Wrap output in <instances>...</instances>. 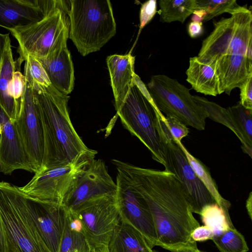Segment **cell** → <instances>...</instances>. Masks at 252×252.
Masks as SVG:
<instances>
[{"label":"cell","mask_w":252,"mask_h":252,"mask_svg":"<svg viewBox=\"0 0 252 252\" xmlns=\"http://www.w3.org/2000/svg\"><path fill=\"white\" fill-rule=\"evenodd\" d=\"M112 162L146 202L157 232V246L173 252L182 247L196 245L190 235L200 224L174 174L118 159Z\"/></svg>","instance_id":"cell-1"},{"label":"cell","mask_w":252,"mask_h":252,"mask_svg":"<svg viewBox=\"0 0 252 252\" xmlns=\"http://www.w3.org/2000/svg\"><path fill=\"white\" fill-rule=\"evenodd\" d=\"M214 24L197 56L215 67L220 94L230 95L252 75V13L241 6Z\"/></svg>","instance_id":"cell-2"},{"label":"cell","mask_w":252,"mask_h":252,"mask_svg":"<svg viewBox=\"0 0 252 252\" xmlns=\"http://www.w3.org/2000/svg\"><path fill=\"white\" fill-rule=\"evenodd\" d=\"M42 122L44 152L39 173L68 164L91 152L79 136L71 122L68 108V95L52 85L32 88Z\"/></svg>","instance_id":"cell-3"},{"label":"cell","mask_w":252,"mask_h":252,"mask_svg":"<svg viewBox=\"0 0 252 252\" xmlns=\"http://www.w3.org/2000/svg\"><path fill=\"white\" fill-rule=\"evenodd\" d=\"M116 110L124 126L148 149L154 160L165 167V144L159 127V119L164 115L157 108L146 85L136 73L128 93Z\"/></svg>","instance_id":"cell-4"},{"label":"cell","mask_w":252,"mask_h":252,"mask_svg":"<svg viewBox=\"0 0 252 252\" xmlns=\"http://www.w3.org/2000/svg\"><path fill=\"white\" fill-rule=\"evenodd\" d=\"M69 38L83 56L100 49L116 33L109 0H69Z\"/></svg>","instance_id":"cell-5"},{"label":"cell","mask_w":252,"mask_h":252,"mask_svg":"<svg viewBox=\"0 0 252 252\" xmlns=\"http://www.w3.org/2000/svg\"><path fill=\"white\" fill-rule=\"evenodd\" d=\"M0 214L6 252H51L27 208L22 191L5 181L0 182Z\"/></svg>","instance_id":"cell-6"},{"label":"cell","mask_w":252,"mask_h":252,"mask_svg":"<svg viewBox=\"0 0 252 252\" xmlns=\"http://www.w3.org/2000/svg\"><path fill=\"white\" fill-rule=\"evenodd\" d=\"M69 1L39 22L10 31L19 43V57L15 62L18 70L28 56L44 58L66 46L69 37Z\"/></svg>","instance_id":"cell-7"},{"label":"cell","mask_w":252,"mask_h":252,"mask_svg":"<svg viewBox=\"0 0 252 252\" xmlns=\"http://www.w3.org/2000/svg\"><path fill=\"white\" fill-rule=\"evenodd\" d=\"M146 87L162 114L175 118L186 126L205 129L207 113L194 100L189 90L176 79L165 75H155Z\"/></svg>","instance_id":"cell-8"},{"label":"cell","mask_w":252,"mask_h":252,"mask_svg":"<svg viewBox=\"0 0 252 252\" xmlns=\"http://www.w3.org/2000/svg\"><path fill=\"white\" fill-rule=\"evenodd\" d=\"M96 154V151L92 150L68 164L34 173L31 180L19 189L32 197L62 204Z\"/></svg>","instance_id":"cell-9"},{"label":"cell","mask_w":252,"mask_h":252,"mask_svg":"<svg viewBox=\"0 0 252 252\" xmlns=\"http://www.w3.org/2000/svg\"><path fill=\"white\" fill-rule=\"evenodd\" d=\"M72 213L81 220L90 248L101 245L108 246L120 220L116 195L90 201Z\"/></svg>","instance_id":"cell-10"},{"label":"cell","mask_w":252,"mask_h":252,"mask_svg":"<svg viewBox=\"0 0 252 252\" xmlns=\"http://www.w3.org/2000/svg\"><path fill=\"white\" fill-rule=\"evenodd\" d=\"M162 139L165 145L164 170L172 173L179 179L192 212L199 215L205 206L217 203L196 175L178 143L169 138Z\"/></svg>","instance_id":"cell-11"},{"label":"cell","mask_w":252,"mask_h":252,"mask_svg":"<svg viewBox=\"0 0 252 252\" xmlns=\"http://www.w3.org/2000/svg\"><path fill=\"white\" fill-rule=\"evenodd\" d=\"M116 199L120 220L137 230L151 249L157 244V232L149 207L127 180L117 172Z\"/></svg>","instance_id":"cell-12"},{"label":"cell","mask_w":252,"mask_h":252,"mask_svg":"<svg viewBox=\"0 0 252 252\" xmlns=\"http://www.w3.org/2000/svg\"><path fill=\"white\" fill-rule=\"evenodd\" d=\"M116 183L104 162L94 159L77 179L62 205L73 213L85 204L110 195H116Z\"/></svg>","instance_id":"cell-13"},{"label":"cell","mask_w":252,"mask_h":252,"mask_svg":"<svg viewBox=\"0 0 252 252\" xmlns=\"http://www.w3.org/2000/svg\"><path fill=\"white\" fill-rule=\"evenodd\" d=\"M15 124L24 149L36 173L42 164L43 132L39 107L32 88L28 83Z\"/></svg>","instance_id":"cell-14"},{"label":"cell","mask_w":252,"mask_h":252,"mask_svg":"<svg viewBox=\"0 0 252 252\" xmlns=\"http://www.w3.org/2000/svg\"><path fill=\"white\" fill-rule=\"evenodd\" d=\"M22 193L27 208L44 241L51 252H58L66 209L62 204L41 200L23 191Z\"/></svg>","instance_id":"cell-15"},{"label":"cell","mask_w":252,"mask_h":252,"mask_svg":"<svg viewBox=\"0 0 252 252\" xmlns=\"http://www.w3.org/2000/svg\"><path fill=\"white\" fill-rule=\"evenodd\" d=\"M62 0H0V27L9 31L39 22L65 5Z\"/></svg>","instance_id":"cell-16"},{"label":"cell","mask_w":252,"mask_h":252,"mask_svg":"<svg viewBox=\"0 0 252 252\" xmlns=\"http://www.w3.org/2000/svg\"><path fill=\"white\" fill-rule=\"evenodd\" d=\"M0 172L10 175L22 169L35 173L22 143L15 122L12 121L0 105Z\"/></svg>","instance_id":"cell-17"},{"label":"cell","mask_w":252,"mask_h":252,"mask_svg":"<svg viewBox=\"0 0 252 252\" xmlns=\"http://www.w3.org/2000/svg\"><path fill=\"white\" fill-rule=\"evenodd\" d=\"M37 59L44 68L52 85L60 93L68 95L73 89L74 75L67 46L46 58Z\"/></svg>","instance_id":"cell-18"},{"label":"cell","mask_w":252,"mask_h":252,"mask_svg":"<svg viewBox=\"0 0 252 252\" xmlns=\"http://www.w3.org/2000/svg\"><path fill=\"white\" fill-rule=\"evenodd\" d=\"M134 61L135 57L130 53L114 54L107 58L115 108L124 100L132 84L135 74Z\"/></svg>","instance_id":"cell-19"},{"label":"cell","mask_w":252,"mask_h":252,"mask_svg":"<svg viewBox=\"0 0 252 252\" xmlns=\"http://www.w3.org/2000/svg\"><path fill=\"white\" fill-rule=\"evenodd\" d=\"M10 43L8 35L4 47L0 54V105L10 119L15 122L17 115V106L15 100L9 94V88L16 68Z\"/></svg>","instance_id":"cell-20"},{"label":"cell","mask_w":252,"mask_h":252,"mask_svg":"<svg viewBox=\"0 0 252 252\" xmlns=\"http://www.w3.org/2000/svg\"><path fill=\"white\" fill-rule=\"evenodd\" d=\"M186 73L187 81L196 92L214 96L220 94L219 79L213 65L200 62L197 56L191 57Z\"/></svg>","instance_id":"cell-21"},{"label":"cell","mask_w":252,"mask_h":252,"mask_svg":"<svg viewBox=\"0 0 252 252\" xmlns=\"http://www.w3.org/2000/svg\"><path fill=\"white\" fill-rule=\"evenodd\" d=\"M109 252H152L144 237L129 224L120 220L108 245Z\"/></svg>","instance_id":"cell-22"},{"label":"cell","mask_w":252,"mask_h":252,"mask_svg":"<svg viewBox=\"0 0 252 252\" xmlns=\"http://www.w3.org/2000/svg\"><path fill=\"white\" fill-rule=\"evenodd\" d=\"M173 140L178 143L183 150L197 176L211 193L217 204L223 210L229 225L232 227H234L229 214L231 204L229 201L223 198L220 193L218 186L208 168L200 160L193 157L181 141Z\"/></svg>","instance_id":"cell-23"},{"label":"cell","mask_w":252,"mask_h":252,"mask_svg":"<svg viewBox=\"0 0 252 252\" xmlns=\"http://www.w3.org/2000/svg\"><path fill=\"white\" fill-rule=\"evenodd\" d=\"M194 100L202 107L213 121L223 125L231 129L239 138L242 144L243 152L251 158L252 155V147L245 142L242 135L238 130L227 108H224L214 102L208 100L204 97L193 95Z\"/></svg>","instance_id":"cell-24"},{"label":"cell","mask_w":252,"mask_h":252,"mask_svg":"<svg viewBox=\"0 0 252 252\" xmlns=\"http://www.w3.org/2000/svg\"><path fill=\"white\" fill-rule=\"evenodd\" d=\"M240 7L234 0H195L192 21H207L223 13L230 14Z\"/></svg>","instance_id":"cell-25"},{"label":"cell","mask_w":252,"mask_h":252,"mask_svg":"<svg viewBox=\"0 0 252 252\" xmlns=\"http://www.w3.org/2000/svg\"><path fill=\"white\" fill-rule=\"evenodd\" d=\"M160 21L184 23L194 11L195 0H161L158 1Z\"/></svg>","instance_id":"cell-26"},{"label":"cell","mask_w":252,"mask_h":252,"mask_svg":"<svg viewBox=\"0 0 252 252\" xmlns=\"http://www.w3.org/2000/svg\"><path fill=\"white\" fill-rule=\"evenodd\" d=\"M90 249L84 231L71 228L66 215L58 252H89Z\"/></svg>","instance_id":"cell-27"},{"label":"cell","mask_w":252,"mask_h":252,"mask_svg":"<svg viewBox=\"0 0 252 252\" xmlns=\"http://www.w3.org/2000/svg\"><path fill=\"white\" fill-rule=\"evenodd\" d=\"M220 252H248L249 248L243 235L235 227L229 228L212 240Z\"/></svg>","instance_id":"cell-28"},{"label":"cell","mask_w":252,"mask_h":252,"mask_svg":"<svg viewBox=\"0 0 252 252\" xmlns=\"http://www.w3.org/2000/svg\"><path fill=\"white\" fill-rule=\"evenodd\" d=\"M199 215L204 225L213 230L214 236L229 228H233L229 225L223 210L217 203L205 206Z\"/></svg>","instance_id":"cell-29"},{"label":"cell","mask_w":252,"mask_h":252,"mask_svg":"<svg viewBox=\"0 0 252 252\" xmlns=\"http://www.w3.org/2000/svg\"><path fill=\"white\" fill-rule=\"evenodd\" d=\"M24 61V76L28 84L32 88H45L52 86L44 68L36 58L28 56Z\"/></svg>","instance_id":"cell-30"},{"label":"cell","mask_w":252,"mask_h":252,"mask_svg":"<svg viewBox=\"0 0 252 252\" xmlns=\"http://www.w3.org/2000/svg\"><path fill=\"white\" fill-rule=\"evenodd\" d=\"M227 109L246 144L252 147V111L245 109L239 103Z\"/></svg>","instance_id":"cell-31"},{"label":"cell","mask_w":252,"mask_h":252,"mask_svg":"<svg viewBox=\"0 0 252 252\" xmlns=\"http://www.w3.org/2000/svg\"><path fill=\"white\" fill-rule=\"evenodd\" d=\"M159 132L162 138H169L181 141L189 133L187 126L180 121L170 116H164L159 119Z\"/></svg>","instance_id":"cell-32"},{"label":"cell","mask_w":252,"mask_h":252,"mask_svg":"<svg viewBox=\"0 0 252 252\" xmlns=\"http://www.w3.org/2000/svg\"><path fill=\"white\" fill-rule=\"evenodd\" d=\"M27 86V81L24 75L19 70H16L13 74V78L10 85L9 94L15 100L17 103V116L21 109Z\"/></svg>","instance_id":"cell-33"},{"label":"cell","mask_w":252,"mask_h":252,"mask_svg":"<svg viewBox=\"0 0 252 252\" xmlns=\"http://www.w3.org/2000/svg\"><path fill=\"white\" fill-rule=\"evenodd\" d=\"M157 0H150L142 4L140 12V29L138 35L141 30L154 17L157 12Z\"/></svg>","instance_id":"cell-34"},{"label":"cell","mask_w":252,"mask_h":252,"mask_svg":"<svg viewBox=\"0 0 252 252\" xmlns=\"http://www.w3.org/2000/svg\"><path fill=\"white\" fill-rule=\"evenodd\" d=\"M239 103L245 109L252 111V75L239 88Z\"/></svg>","instance_id":"cell-35"},{"label":"cell","mask_w":252,"mask_h":252,"mask_svg":"<svg viewBox=\"0 0 252 252\" xmlns=\"http://www.w3.org/2000/svg\"><path fill=\"white\" fill-rule=\"evenodd\" d=\"M214 236L213 230L205 226L196 227L191 232L190 237L195 242H202L208 240H212Z\"/></svg>","instance_id":"cell-36"},{"label":"cell","mask_w":252,"mask_h":252,"mask_svg":"<svg viewBox=\"0 0 252 252\" xmlns=\"http://www.w3.org/2000/svg\"><path fill=\"white\" fill-rule=\"evenodd\" d=\"M188 31L191 38H196L200 36L203 32L202 23L197 21L191 22L188 26Z\"/></svg>","instance_id":"cell-37"},{"label":"cell","mask_w":252,"mask_h":252,"mask_svg":"<svg viewBox=\"0 0 252 252\" xmlns=\"http://www.w3.org/2000/svg\"><path fill=\"white\" fill-rule=\"evenodd\" d=\"M0 252H6L5 231L0 214Z\"/></svg>","instance_id":"cell-38"},{"label":"cell","mask_w":252,"mask_h":252,"mask_svg":"<svg viewBox=\"0 0 252 252\" xmlns=\"http://www.w3.org/2000/svg\"><path fill=\"white\" fill-rule=\"evenodd\" d=\"M173 252H201V251L198 250L196 245L182 247L176 249Z\"/></svg>","instance_id":"cell-39"},{"label":"cell","mask_w":252,"mask_h":252,"mask_svg":"<svg viewBox=\"0 0 252 252\" xmlns=\"http://www.w3.org/2000/svg\"><path fill=\"white\" fill-rule=\"evenodd\" d=\"M89 252H109L107 245H101L90 247Z\"/></svg>","instance_id":"cell-40"},{"label":"cell","mask_w":252,"mask_h":252,"mask_svg":"<svg viewBox=\"0 0 252 252\" xmlns=\"http://www.w3.org/2000/svg\"><path fill=\"white\" fill-rule=\"evenodd\" d=\"M252 192H250L249 197L246 201V207L248 212V215L251 219H252Z\"/></svg>","instance_id":"cell-41"},{"label":"cell","mask_w":252,"mask_h":252,"mask_svg":"<svg viewBox=\"0 0 252 252\" xmlns=\"http://www.w3.org/2000/svg\"><path fill=\"white\" fill-rule=\"evenodd\" d=\"M9 34H2L0 33V54L2 52L7 37Z\"/></svg>","instance_id":"cell-42"},{"label":"cell","mask_w":252,"mask_h":252,"mask_svg":"<svg viewBox=\"0 0 252 252\" xmlns=\"http://www.w3.org/2000/svg\"><path fill=\"white\" fill-rule=\"evenodd\" d=\"M1 131H2V128H1V126L0 124V135L1 134Z\"/></svg>","instance_id":"cell-43"},{"label":"cell","mask_w":252,"mask_h":252,"mask_svg":"<svg viewBox=\"0 0 252 252\" xmlns=\"http://www.w3.org/2000/svg\"><path fill=\"white\" fill-rule=\"evenodd\" d=\"M152 252H158L154 250H152Z\"/></svg>","instance_id":"cell-44"}]
</instances>
